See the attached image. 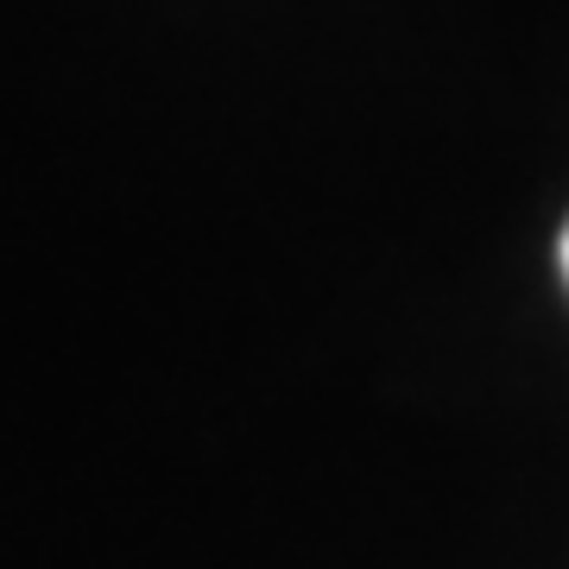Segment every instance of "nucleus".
I'll return each mask as SVG.
<instances>
[{"mask_svg": "<svg viewBox=\"0 0 569 569\" xmlns=\"http://www.w3.org/2000/svg\"><path fill=\"white\" fill-rule=\"evenodd\" d=\"M557 253H563V279H569V228H563V247H557Z\"/></svg>", "mask_w": 569, "mask_h": 569, "instance_id": "obj_1", "label": "nucleus"}]
</instances>
